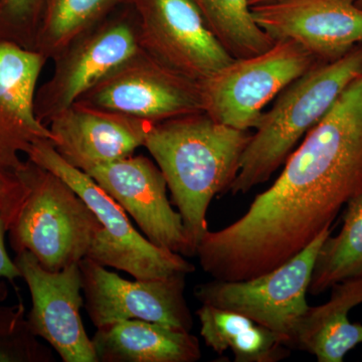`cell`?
Instances as JSON below:
<instances>
[{
    "mask_svg": "<svg viewBox=\"0 0 362 362\" xmlns=\"http://www.w3.org/2000/svg\"><path fill=\"white\" fill-rule=\"evenodd\" d=\"M285 163L235 221L245 246L276 266L303 251L362 195V74Z\"/></svg>",
    "mask_w": 362,
    "mask_h": 362,
    "instance_id": "obj_1",
    "label": "cell"
},
{
    "mask_svg": "<svg viewBox=\"0 0 362 362\" xmlns=\"http://www.w3.org/2000/svg\"><path fill=\"white\" fill-rule=\"evenodd\" d=\"M252 133L214 121L204 112L152 124L144 147L168 182L182 218L189 257L209 230L206 214L230 190Z\"/></svg>",
    "mask_w": 362,
    "mask_h": 362,
    "instance_id": "obj_2",
    "label": "cell"
},
{
    "mask_svg": "<svg viewBox=\"0 0 362 362\" xmlns=\"http://www.w3.org/2000/svg\"><path fill=\"white\" fill-rule=\"evenodd\" d=\"M362 74V44L330 62H319L293 81L264 112L240 160L233 194L266 182L285 163L303 136L330 110L347 86Z\"/></svg>",
    "mask_w": 362,
    "mask_h": 362,
    "instance_id": "obj_3",
    "label": "cell"
},
{
    "mask_svg": "<svg viewBox=\"0 0 362 362\" xmlns=\"http://www.w3.org/2000/svg\"><path fill=\"white\" fill-rule=\"evenodd\" d=\"M18 180L21 199L7 225L13 251L30 252L52 272L87 259L103 226L80 195L30 159Z\"/></svg>",
    "mask_w": 362,
    "mask_h": 362,
    "instance_id": "obj_4",
    "label": "cell"
},
{
    "mask_svg": "<svg viewBox=\"0 0 362 362\" xmlns=\"http://www.w3.org/2000/svg\"><path fill=\"white\" fill-rule=\"evenodd\" d=\"M28 159L65 180L96 214L103 226L87 259L126 272L136 280H152L190 274L195 267L169 250L152 244L130 223L125 209L84 171L63 158L51 140H40L26 153Z\"/></svg>",
    "mask_w": 362,
    "mask_h": 362,
    "instance_id": "obj_5",
    "label": "cell"
},
{
    "mask_svg": "<svg viewBox=\"0 0 362 362\" xmlns=\"http://www.w3.org/2000/svg\"><path fill=\"white\" fill-rule=\"evenodd\" d=\"M318 63L290 40H277L251 58L233 59L202 83L204 113L235 129H255L267 105Z\"/></svg>",
    "mask_w": 362,
    "mask_h": 362,
    "instance_id": "obj_6",
    "label": "cell"
},
{
    "mask_svg": "<svg viewBox=\"0 0 362 362\" xmlns=\"http://www.w3.org/2000/svg\"><path fill=\"white\" fill-rule=\"evenodd\" d=\"M330 235L331 228L282 266L259 277L242 281L214 279L199 285L195 297L202 304L252 319L277 333L291 349L298 323L309 308L306 296L319 250Z\"/></svg>",
    "mask_w": 362,
    "mask_h": 362,
    "instance_id": "obj_7",
    "label": "cell"
},
{
    "mask_svg": "<svg viewBox=\"0 0 362 362\" xmlns=\"http://www.w3.org/2000/svg\"><path fill=\"white\" fill-rule=\"evenodd\" d=\"M140 49L134 7H119L52 59L51 78L35 93V115L47 125Z\"/></svg>",
    "mask_w": 362,
    "mask_h": 362,
    "instance_id": "obj_8",
    "label": "cell"
},
{
    "mask_svg": "<svg viewBox=\"0 0 362 362\" xmlns=\"http://www.w3.org/2000/svg\"><path fill=\"white\" fill-rule=\"evenodd\" d=\"M77 102L152 124L204 112L201 84L142 49Z\"/></svg>",
    "mask_w": 362,
    "mask_h": 362,
    "instance_id": "obj_9",
    "label": "cell"
},
{
    "mask_svg": "<svg viewBox=\"0 0 362 362\" xmlns=\"http://www.w3.org/2000/svg\"><path fill=\"white\" fill-rule=\"evenodd\" d=\"M143 51L194 82L230 65L232 56L192 0H132Z\"/></svg>",
    "mask_w": 362,
    "mask_h": 362,
    "instance_id": "obj_10",
    "label": "cell"
},
{
    "mask_svg": "<svg viewBox=\"0 0 362 362\" xmlns=\"http://www.w3.org/2000/svg\"><path fill=\"white\" fill-rule=\"evenodd\" d=\"M78 266L84 306L95 327L137 319L192 331L194 318L185 299L187 274L132 282L90 259Z\"/></svg>",
    "mask_w": 362,
    "mask_h": 362,
    "instance_id": "obj_11",
    "label": "cell"
},
{
    "mask_svg": "<svg viewBox=\"0 0 362 362\" xmlns=\"http://www.w3.org/2000/svg\"><path fill=\"white\" fill-rule=\"evenodd\" d=\"M47 62L40 52L0 42V180L9 195L6 216L20 199L18 173L25 163L21 154L40 140L52 141L49 126L35 112L37 82Z\"/></svg>",
    "mask_w": 362,
    "mask_h": 362,
    "instance_id": "obj_12",
    "label": "cell"
},
{
    "mask_svg": "<svg viewBox=\"0 0 362 362\" xmlns=\"http://www.w3.org/2000/svg\"><path fill=\"white\" fill-rule=\"evenodd\" d=\"M14 262L32 296L26 318L33 334L49 343L63 361L99 362L81 317L85 300L78 263L47 271L28 251L18 252Z\"/></svg>",
    "mask_w": 362,
    "mask_h": 362,
    "instance_id": "obj_13",
    "label": "cell"
},
{
    "mask_svg": "<svg viewBox=\"0 0 362 362\" xmlns=\"http://www.w3.org/2000/svg\"><path fill=\"white\" fill-rule=\"evenodd\" d=\"M358 0H275L252 6L257 25L277 40H290L319 62L337 59L362 44Z\"/></svg>",
    "mask_w": 362,
    "mask_h": 362,
    "instance_id": "obj_14",
    "label": "cell"
},
{
    "mask_svg": "<svg viewBox=\"0 0 362 362\" xmlns=\"http://www.w3.org/2000/svg\"><path fill=\"white\" fill-rule=\"evenodd\" d=\"M87 175L134 218L152 244L189 257L182 218L168 201L163 173L149 158L126 157L92 168Z\"/></svg>",
    "mask_w": 362,
    "mask_h": 362,
    "instance_id": "obj_15",
    "label": "cell"
},
{
    "mask_svg": "<svg viewBox=\"0 0 362 362\" xmlns=\"http://www.w3.org/2000/svg\"><path fill=\"white\" fill-rule=\"evenodd\" d=\"M47 126L59 156L87 173L132 156L136 149L144 146L152 123L76 102Z\"/></svg>",
    "mask_w": 362,
    "mask_h": 362,
    "instance_id": "obj_16",
    "label": "cell"
},
{
    "mask_svg": "<svg viewBox=\"0 0 362 362\" xmlns=\"http://www.w3.org/2000/svg\"><path fill=\"white\" fill-rule=\"evenodd\" d=\"M99 362H195L199 338L190 331L128 319L97 328L92 338Z\"/></svg>",
    "mask_w": 362,
    "mask_h": 362,
    "instance_id": "obj_17",
    "label": "cell"
},
{
    "mask_svg": "<svg viewBox=\"0 0 362 362\" xmlns=\"http://www.w3.org/2000/svg\"><path fill=\"white\" fill-rule=\"evenodd\" d=\"M362 304V276L347 279L331 288L326 303L309 306L300 319L292 350L308 352L319 362H342L345 356L362 343V324L351 323L350 310Z\"/></svg>",
    "mask_w": 362,
    "mask_h": 362,
    "instance_id": "obj_18",
    "label": "cell"
},
{
    "mask_svg": "<svg viewBox=\"0 0 362 362\" xmlns=\"http://www.w3.org/2000/svg\"><path fill=\"white\" fill-rule=\"evenodd\" d=\"M197 316L206 346L218 354L232 352L235 362H277L291 354L277 333L242 314L202 304Z\"/></svg>",
    "mask_w": 362,
    "mask_h": 362,
    "instance_id": "obj_19",
    "label": "cell"
},
{
    "mask_svg": "<svg viewBox=\"0 0 362 362\" xmlns=\"http://www.w3.org/2000/svg\"><path fill=\"white\" fill-rule=\"evenodd\" d=\"M132 0H47L33 51L47 61Z\"/></svg>",
    "mask_w": 362,
    "mask_h": 362,
    "instance_id": "obj_20",
    "label": "cell"
},
{
    "mask_svg": "<svg viewBox=\"0 0 362 362\" xmlns=\"http://www.w3.org/2000/svg\"><path fill=\"white\" fill-rule=\"evenodd\" d=\"M346 206L339 233L327 237L319 250L308 291L314 296L362 276V195Z\"/></svg>",
    "mask_w": 362,
    "mask_h": 362,
    "instance_id": "obj_21",
    "label": "cell"
},
{
    "mask_svg": "<svg viewBox=\"0 0 362 362\" xmlns=\"http://www.w3.org/2000/svg\"><path fill=\"white\" fill-rule=\"evenodd\" d=\"M216 39L233 59L268 51L275 40L252 18L249 0H192Z\"/></svg>",
    "mask_w": 362,
    "mask_h": 362,
    "instance_id": "obj_22",
    "label": "cell"
},
{
    "mask_svg": "<svg viewBox=\"0 0 362 362\" xmlns=\"http://www.w3.org/2000/svg\"><path fill=\"white\" fill-rule=\"evenodd\" d=\"M23 303L0 307V362H52L51 350L37 341Z\"/></svg>",
    "mask_w": 362,
    "mask_h": 362,
    "instance_id": "obj_23",
    "label": "cell"
},
{
    "mask_svg": "<svg viewBox=\"0 0 362 362\" xmlns=\"http://www.w3.org/2000/svg\"><path fill=\"white\" fill-rule=\"evenodd\" d=\"M47 0H2L0 42L33 51Z\"/></svg>",
    "mask_w": 362,
    "mask_h": 362,
    "instance_id": "obj_24",
    "label": "cell"
},
{
    "mask_svg": "<svg viewBox=\"0 0 362 362\" xmlns=\"http://www.w3.org/2000/svg\"><path fill=\"white\" fill-rule=\"evenodd\" d=\"M7 226L4 214L0 211V301H4L7 297V288L4 284V279L13 282L16 279L21 278V272L16 266V262L11 259L6 247V233Z\"/></svg>",
    "mask_w": 362,
    "mask_h": 362,
    "instance_id": "obj_25",
    "label": "cell"
},
{
    "mask_svg": "<svg viewBox=\"0 0 362 362\" xmlns=\"http://www.w3.org/2000/svg\"><path fill=\"white\" fill-rule=\"evenodd\" d=\"M8 202H9V195L8 192H7V188L4 183L0 180V211H1L2 214L6 213L7 207H8Z\"/></svg>",
    "mask_w": 362,
    "mask_h": 362,
    "instance_id": "obj_26",
    "label": "cell"
},
{
    "mask_svg": "<svg viewBox=\"0 0 362 362\" xmlns=\"http://www.w3.org/2000/svg\"><path fill=\"white\" fill-rule=\"evenodd\" d=\"M275 1V0H249L250 6H255L259 4H268V2Z\"/></svg>",
    "mask_w": 362,
    "mask_h": 362,
    "instance_id": "obj_27",
    "label": "cell"
},
{
    "mask_svg": "<svg viewBox=\"0 0 362 362\" xmlns=\"http://www.w3.org/2000/svg\"><path fill=\"white\" fill-rule=\"evenodd\" d=\"M2 0H0V7H1Z\"/></svg>",
    "mask_w": 362,
    "mask_h": 362,
    "instance_id": "obj_28",
    "label": "cell"
},
{
    "mask_svg": "<svg viewBox=\"0 0 362 362\" xmlns=\"http://www.w3.org/2000/svg\"><path fill=\"white\" fill-rule=\"evenodd\" d=\"M358 2H362V0H358Z\"/></svg>",
    "mask_w": 362,
    "mask_h": 362,
    "instance_id": "obj_29",
    "label": "cell"
}]
</instances>
